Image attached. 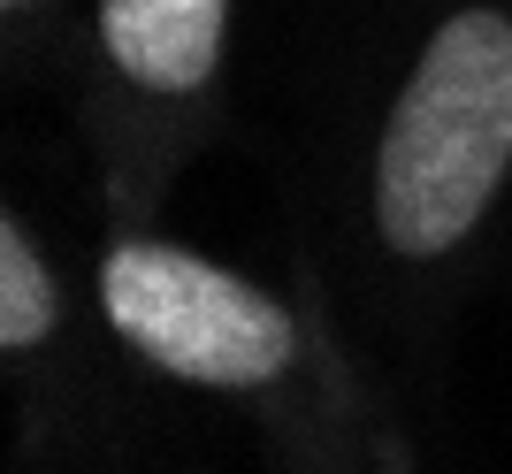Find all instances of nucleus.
<instances>
[{"label": "nucleus", "mask_w": 512, "mask_h": 474, "mask_svg": "<svg viewBox=\"0 0 512 474\" xmlns=\"http://www.w3.org/2000/svg\"><path fill=\"white\" fill-rule=\"evenodd\" d=\"M230 0H100V39L123 77L153 92H192L222 62Z\"/></svg>", "instance_id": "nucleus-3"}, {"label": "nucleus", "mask_w": 512, "mask_h": 474, "mask_svg": "<svg viewBox=\"0 0 512 474\" xmlns=\"http://www.w3.org/2000/svg\"><path fill=\"white\" fill-rule=\"evenodd\" d=\"M512 169V23L451 16L406 77L375 161V222L390 253L436 260L482 222Z\"/></svg>", "instance_id": "nucleus-1"}, {"label": "nucleus", "mask_w": 512, "mask_h": 474, "mask_svg": "<svg viewBox=\"0 0 512 474\" xmlns=\"http://www.w3.org/2000/svg\"><path fill=\"white\" fill-rule=\"evenodd\" d=\"M46 329H54V283H46L39 253L23 245V230L8 222L0 230V345L23 352V345H39Z\"/></svg>", "instance_id": "nucleus-4"}, {"label": "nucleus", "mask_w": 512, "mask_h": 474, "mask_svg": "<svg viewBox=\"0 0 512 474\" xmlns=\"http://www.w3.org/2000/svg\"><path fill=\"white\" fill-rule=\"evenodd\" d=\"M100 306L146 360L214 390H253L299 352V329L276 299L176 245H115L100 268Z\"/></svg>", "instance_id": "nucleus-2"}]
</instances>
